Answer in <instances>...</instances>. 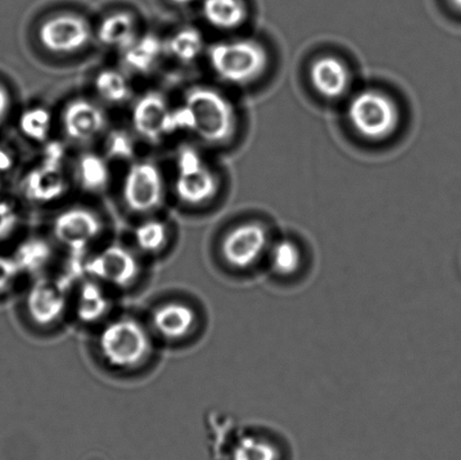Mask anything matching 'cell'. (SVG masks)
I'll return each mask as SVG.
<instances>
[{
	"label": "cell",
	"mask_w": 461,
	"mask_h": 460,
	"mask_svg": "<svg viewBox=\"0 0 461 460\" xmlns=\"http://www.w3.org/2000/svg\"><path fill=\"white\" fill-rule=\"evenodd\" d=\"M170 2L178 5V6H186V5L192 4L194 0H170Z\"/></svg>",
	"instance_id": "e575fe53"
},
{
	"label": "cell",
	"mask_w": 461,
	"mask_h": 460,
	"mask_svg": "<svg viewBox=\"0 0 461 460\" xmlns=\"http://www.w3.org/2000/svg\"><path fill=\"white\" fill-rule=\"evenodd\" d=\"M133 238L135 246L143 254H160L168 245L169 228L164 221L148 219L135 228Z\"/></svg>",
	"instance_id": "484cf974"
},
{
	"label": "cell",
	"mask_w": 461,
	"mask_h": 460,
	"mask_svg": "<svg viewBox=\"0 0 461 460\" xmlns=\"http://www.w3.org/2000/svg\"><path fill=\"white\" fill-rule=\"evenodd\" d=\"M25 306L32 321L41 327L60 321L68 308L67 282L40 279L27 292Z\"/></svg>",
	"instance_id": "8fae6325"
},
{
	"label": "cell",
	"mask_w": 461,
	"mask_h": 460,
	"mask_svg": "<svg viewBox=\"0 0 461 460\" xmlns=\"http://www.w3.org/2000/svg\"><path fill=\"white\" fill-rule=\"evenodd\" d=\"M207 59L220 79L235 86L256 83L269 67L268 51L252 39L220 41L207 50Z\"/></svg>",
	"instance_id": "7a4b0ae2"
},
{
	"label": "cell",
	"mask_w": 461,
	"mask_h": 460,
	"mask_svg": "<svg viewBox=\"0 0 461 460\" xmlns=\"http://www.w3.org/2000/svg\"><path fill=\"white\" fill-rule=\"evenodd\" d=\"M95 92L104 102L111 105H121L132 95L130 81L123 72L116 69L99 71L94 80Z\"/></svg>",
	"instance_id": "d4e9b609"
},
{
	"label": "cell",
	"mask_w": 461,
	"mask_h": 460,
	"mask_svg": "<svg viewBox=\"0 0 461 460\" xmlns=\"http://www.w3.org/2000/svg\"><path fill=\"white\" fill-rule=\"evenodd\" d=\"M52 123V115L47 107L32 106L22 113L18 128L31 141L43 143L48 142Z\"/></svg>",
	"instance_id": "4316f807"
},
{
	"label": "cell",
	"mask_w": 461,
	"mask_h": 460,
	"mask_svg": "<svg viewBox=\"0 0 461 460\" xmlns=\"http://www.w3.org/2000/svg\"><path fill=\"white\" fill-rule=\"evenodd\" d=\"M11 96L7 89L0 85V125L6 120L9 111H11Z\"/></svg>",
	"instance_id": "836d02e7"
},
{
	"label": "cell",
	"mask_w": 461,
	"mask_h": 460,
	"mask_svg": "<svg viewBox=\"0 0 461 460\" xmlns=\"http://www.w3.org/2000/svg\"><path fill=\"white\" fill-rule=\"evenodd\" d=\"M54 238L71 252H84L103 232L101 218L87 207L75 206L54 219Z\"/></svg>",
	"instance_id": "30bf717a"
},
{
	"label": "cell",
	"mask_w": 461,
	"mask_h": 460,
	"mask_svg": "<svg viewBox=\"0 0 461 460\" xmlns=\"http://www.w3.org/2000/svg\"><path fill=\"white\" fill-rule=\"evenodd\" d=\"M165 179L152 161H135L123 180L124 204L135 214L146 215L159 209L165 201Z\"/></svg>",
	"instance_id": "8992f818"
},
{
	"label": "cell",
	"mask_w": 461,
	"mask_h": 460,
	"mask_svg": "<svg viewBox=\"0 0 461 460\" xmlns=\"http://www.w3.org/2000/svg\"><path fill=\"white\" fill-rule=\"evenodd\" d=\"M310 79L316 92L328 99H337L348 92L351 84L349 68L340 59L324 56L312 63Z\"/></svg>",
	"instance_id": "9a60e30c"
},
{
	"label": "cell",
	"mask_w": 461,
	"mask_h": 460,
	"mask_svg": "<svg viewBox=\"0 0 461 460\" xmlns=\"http://www.w3.org/2000/svg\"><path fill=\"white\" fill-rule=\"evenodd\" d=\"M141 266L135 252L122 245H111L95 254L85 264L89 278L103 285L125 290L132 286Z\"/></svg>",
	"instance_id": "ba28073f"
},
{
	"label": "cell",
	"mask_w": 461,
	"mask_h": 460,
	"mask_svg": "<svg viewBox=\"0 0 461 460\" xmlns=\"http://www.w3.org/2000/svg\"><path fill=\"white\" fill-rule=\"evenodd\" d=\"M106 159L129 161L135 155L134 140L124 131H114L108 134L105 142Z\"/></svg>",
	"instance_id": "f1b7e54d"
},
{
	"label": "cell",
	"mask_w": 461,
	"mask_h": 460,
	"mask_svg": "<svg viewBox=\"0 0 461 460\" xmlns=\"http://www.w3.org/2000/svg\"><path fill=\"white\" fill-rule=\"evenodd\" d=\"M450 3L453 4V6L457 8L458 11H461V0H450Z\"/></svg>",
	"instance_id": "d590c367"
},
{
	"label": "cell",
	"mask_w": 461,
	"mask_h": 460,
	"mask_svg": "<svg viewBox=\"0 0 461 460\" xmlns=\"http://www.w3.org/2000/svg\"><path fill=\"white\" fill-rule=\"evenodd\" d=\"M197 315L188 304L168 302L153 311L151 323L158 335L169 341H178L191 335Z\"/></svg>",
	"instance_id": "2e32d148"
},
{
	"label": "cell",
	"mask_w": 461,
	"mask_h": 460,
	"mask_svg": "<svg viewBox=\"0 0 461 460\" xmlns=\"http://www.w3.org/2000/svg\"><path fill=\"white\" fill-rule=\"evenodd\" d=\"M137 18L128 12L110 14L99 23L96 36L104 47L123 51L138 38Z\"/></svg>",
	"instance_id": "d6986e66"
},
{
	"label": "cell",
	"mask_w": 461,
	"mask_h": 460,
	"mask_svg": "<svg viewBox=\"0 0 461 460\" xmlns=\"http://www.w3.org/2000/svg\"><path fill=\"white\" fill-rule=\"evenodd\" d=\"M76 176L80 186L85 191L90 193L105 191L111 182L108 160L97 153H84L77 161Z\"/></svg>",
	"instance_id": "603a6c76"
},
{
	"label": "cell",
	"mask_w": 461,
	"mask_h": 460,
	"mask_svg": "<svg viewBox=\"0 0 461 460\" xmlns=\"http://www.w3.org/2000/svg\"><path fill=\"white\" fill-rule=\"evenodd\" d=\"M92 25L74 13H61L49 17L38 31L41 45L49 52L74 54L84 50L93 39Z\"/></svg>",
	"instance_id": "9c48e42d"
},
{
	"label": "cell",
	"mask_w": 461,
	"mask_h": 460,
	"mask_svg": "<svg viewBox=\"0 0 461 460\" xmlns=\"http://www.w3.org/2000/svg\"><path fill=\"white\" fill-rule=\"evenodd\" d=\"M20 223L17 209L6 198L0 197V241L6 240L16 231Z\"/></svg>",
	"instance_id": "f546056e"
},
{
	"label": "cell",
	"mask_w": 461,
	"mask_h": 460,
	"mask_svg": "<svg viewBox=\"0 0 461 460\" xmlns=\"http://www.w3.org/2000/svg\"><path fill=\"white\" fill-rule=\"evenodd\" d=\"M21 275V269L14 257L0 254V295L11 291Z\"/></svg>",
	"instance_id": "4dcf8cb0"
},
{
	"label": "cell",
	"mask_w": 461,
	"mask_h": 460,
	"mask_svg": "<svg viewBox=\"0 0 461 460\" xmlns=\"http://www.w3.org/2000/svg\"><path fill=\"white\" fill-rule=\"evenodd\" d=\"M220 180L201 152L193 147L180 149L176 160L175 193L188 206H202L218 195Z\"/></svg>",
	"instance_id": "5b68a950"
},
{
	"label": "cell",
	"mask_w": 461,
	"mask_h": 460,
	"mask_svg": "<svg viewBox=\"0 0 461 460\" xmlns=\"http://www.w3.org/2000/svg\"><path fill=\"white\" fill-rule=\"evenodd\" d=\"M52 250L47 241L34 238L23 242L14 256L22 274L41 272L51 259Z\"/></svg>",
	"instance_id": "83f0119b"
},
{
	"label": "cell",
	"mask_w": 461,
	"mask_h": 460,
	"mask_svg": "<svg viewBox=\"0 0 461 460\" xmlns=\"http://www.w3.org/2000/svg\"><path fill=\"white\" fill-rule=\"evenodd\" d=\"M271 240L268 230L259 222H247L230 229L221 245L225 263L235 270H249L266 263Z\"/></svg>",
	"instance_id": "52a82bcc"
},
{
	"label": "cell",
	"mask_w": 461,
	"mask_h": 460,
	"mask_svg": "<svg viewBox=\"0 0 461 460\" xmlns=\"http://www.w3.org/2000/svg\"><path fill=\"white\" fill-rule=\"evenodd\" d=\"M171 107L164 95L149 92L138 98L132 108L131 121L135 133L152 144L166 138V122Z\"/></svg>",
	"instance_id": "4fadbf2b"
},
{
	"label": "cell",
	"mask_w": 461,
	"mask_h": 460,
	"mask_svg": "<svg viewBox=\"0 0 461 460\" xmlns=\"http://www.w3.org/2000/svg\"><path fill=\"white\" fill-rule=\"evenodd\" d=\"M98 351L108 366L126 371L146 362L152 351V338L139 320L122 317L102 328Z\"/></svg>",
	"instance_id": "3957f363"
},
{
	"label": "cell",
	"mask_w": 461,
	"mask_h": 460,
	"mask_svg": "<svg viewBox=\"0 0 461 460\" xmlns=\"http://www.w3.org/2000/svg\"><path fill=\"white\" fill-rule=\"evenodd\" d=\"M22 187L27 200L36 204L60 200L68 189L63 165L41 159L39 165L26 174Z\"/></svg>",
	"instance_id": "5bb4252c"
},
{
	"label": "cell",
	"mask_w": 461,
	"mask_h": 460,
	"mask_svg": "<svg viewBox=\"0 0 461 460\" xmlns=\"http://www.w3.org/2000/svg\"><path fill=\"white\" fill-rule=\"evenodd\" d=\"M112 308L111 297L105 290V285L87 279L81 284L77 291L74 310L77 319L84 324H96L110 313Z\"/></svg>",
	"instance_id": "ac0fdd59"
},
{
	"label": "cell",
	"mask_w": 461,
	"mask_h": 460,
	"mask_svg": "<svg viewBox=\"0 0 461 460\" xmlns=\"http://www.w3.org/2000/svg\"><path fill=\"white\" fill-rule=\"evenodd\" d=\"M192 111L194 134L210 146L219 147L232 141L238 130V115L232 102L209 86H195L185 94L184 102Z\"/></svg>",
	"instance_id": "6da1fadb"
},
{
	"label": "cell",
	"mask_w": 461,
	"mask_h": 460,
	"mask_svg": "<svg viewBox=\"0 0 461 460\" xmlns=\"http://www.w3.org/2000/svg\"><path fill=\"white\" fill-rule=\"evenodd\" d=\"M166 53L184 65L198 60L205 49L201 31L194 26H185L176 31L165 42Z\"/></svg>",
	"instance_id": "cb8c5ba5"
},
{
	"label": "cell",
	"mask_w": 461,
	"mask_h": 460,
	"mask_svg": "<svg viewBox=\"0 0 461 460\" xmlns=\"http://www.w3.org/2000/svg\"><path fill=\"white\" fill-rule=\"evenodd\" d=\"M230 460H280V448L268 434L244 431L230 446Z\"/></svg>",
	"instance_id": "ffe728a7"
},
{
	"label": "cell",
	"mask_w": 461,
	"mask_h": 460,
	"mask_svg": "<svg viewBox=\"0 0 461 460\" xmlns=\"http://www.w3.org/2000/svg\"><path fill=\"white\" fill-rule=\"evenodd\" d=\"M121 53V60L126 70L137 75H148L159 65L166 54V47L159 36L147 33L139 35Z\"/></svg>",
	"instance_id": "e0dca14e"
},
{
	"label": "cell",
	"mask_w": 461,
	"mask_h": 460,
	"mask_svg": "<svg viewBox=\"0 0 461 460\" xmlns=\"http://www.w3.org/2000/svg\"><path fill=\"white\" fill-rule=\"evenodd\" d=\"M266 264L276 276L291 278L301 272L304 252L292 239H278L271 243Z\"/></svg>",
	"instance_id": "44dd1931"
},
{
	"label": "cell",
	"mask_w": 461,
	"mask_h": 460,
	"mask_svg": "<svg viewBox=\"0 0 461 460\" xmlns=\"http://www.w3.org/2000/svg\"><path fill=\"white\" fill-rule=\"evenodd\" d=\"M107 122L103 107L87 98H75L68 103L61 115L63 132L75 143L93 141L106 130Z\"/></svg>",
	"instance_id": "7c38bea8"
},
{
	"label": "cell",
	"mask_w": 461,
	"mask_h": 460,
	"mask_svg": "<svg viewBox=\"0 0 461 460\" xmlns=\"http://www.w3.org/2000/svg\"><path fill=\"white\" fill-rule=\"evenodd\" d=\"M15 165V157L8 148L0 146V173H7Z\"/></svg>",
	"instance_id": "d6a6232c"
},
{
	"label": "cell",
	"mask_w": 461,
	"mask_h": 460,
	"mask_svg": "<svg viewBox=\"0 0 461 460\" xmlns=\"http://www.w3.org/2000/svg\"><path fill=\"white\" fill-rule=\"evenodd\" d=\"M348 121L357 133L369 141H383L395 133L400 110L394 99L377 89H365L351 98Z\"/></svg>",
	"instance_id": "277c9868"
},
{
	"label": "cell",
	"mask_w": 461,
	"mask_h": 460,
	"mask_svg": "<svg viewBox=\"0 0 461 460\" xmlns=\"http://www.w3.org/2000/svg\"><path fill=\"white\" fill-rule=\"evenodd\" d=\"M202 13L211 26L221 31L238 29L248 15L243 0H204Z\"/></svg>",
	"instance_id": "7402d4cb"
},
{
	"label": "cell",
	"mask_w": 461,
	"mask_h": 460,
	"mask_svg": "<svg viewBox=\"0 0 461 460\" xmlns=\"http://www.w3.org/2000/svg\"><path fill=\"white\" fill-rule=\"evenodd\" d=\"M66 149L60 142H47L44 147L42 160L54 162V164H65Z\"/></svg>",
	"instance_id": "1f68e13d"
}]
</instances>
